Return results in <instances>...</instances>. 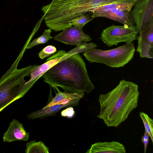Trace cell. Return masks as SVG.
Segmentation results:
<instances>
[{
  "instance_id": "cell-8",
  "label": "cell",
  "mask_w": 153,
  "mask_h": 153,
  "mask_svg": "<svg viewBox=\"0 0 153 153\" xmlns=\"http://www.w3.org/2000/svg\"><path fill=\"white\" fill-rule=\"evenodd\" d=\"M53 39L66 44L76 46L82 42H88L92 40L88 35L84 32L82 29L72 26L63 30Z\"/></svg>"
},
{
  "instance_id": "cell-19",
  "label": "cell",
  "mask_w": 153,
  "mask_h": 153,
  "mask_svg": "<svg viewBox=\"0 0 153 153\" xmlns=\"http://www.w3.org/2000/svg\"><path fill=\"white\" fill-rule=\"evenodd\" d=\"M140 116L144 124L145 130L149 134L151 141L153 142V120L146 113L141 112Z\"/></svg>"
},
{
  "instance_id": "cell-1",
  "label": "cell",
  "mask_w": 153,
  "mask_h": 153,
  "mask_svg": "<svg viewBox=\"0 0 153 153\" xmlns=\"http://www.w3.org/2000/svg\"><path fill=\"white\" fill-rule=\"evenodd\" d=\"M138 86L123 79L114 89L99 97L100 111L97 116L108 127H117L138 105Z\"/></svg>"
},
{
  "instance_id": "cell-17",
  "label": "cell",
  "mask_w": 153,
  "mask_h": 153,
  "mask_svg": "<svg viewBox=\"0 0 153 153\" xmlns=\"http://www.w3.org/2000/svg\"><path fill=\"white\" fill-rule=\"evenodd\" d=\"M88 13L82 14L71 20L69 23L70 27L73 25L79 28L82 29L86 24L94 19L92 17L90 13Z\"/></svg>"
},
{
  "instance_id": "cell-21",
  "label": "cell",
  "mask_w": 153,
  "mask_h": 153,
  "mask_svg": "<svg viewBox=\"0 0 153 153\" xmlns=\"http://www.w3.org/2000/svg\"><path fill=\"white\" fill-rule=\"evenodd\" d=\"M75 112L72 107L67 108L63 110L61 113L62 116L66 117L68 118H71L75 115Z\"/></svg>"
},
{
  "instance_id": "cell-4",
  "label": "cell",
  "mask_w": 153,
  "mask_h": 153,
  "mask_svg": "<svg viewBox=\"0 0 153 153\" xmlns=\"http://www.w3.org/2000/svg\"><path fill=\"white\" fill-rule=\"evenodd\" d=\"M135 49L131 43L108 50L95 48L86 50L83 53L91 63H103L112 68L123 67L133 58Z\"/></svg>"
},
{
  "instance_id": "cell-5",
  "label": "cell",
  "mask_w": 153,
  "mask_h": 153,
  "mask_svg": "<svg viewBox=\"0 0 153 153\" xmlns=\"http://www.w3.org/2000/svg\"><path fill=\"white\" fill-rule=\"evenodd\" d=\"M135 26L112 25L102 30L100 39L108 47L124 42L128 44L137 39L138 33Z\"/></svg>"
},
{
  "instance_id": "cell-15",
  "label": "cell",
  "mask_w": 153,
  "mask_h": 153,
  "mask_svg": "<svg viewBox=\"0 0 153 153\" xmlns=\"http://www.w3.org/2000/svg\"><path fill=\"white\" fill-rule=\"evenodd\" d=\"M52 87L57 91L58 93L56 92L55 97L53 98L43 108L51 106L67 99L78 98H82L84 95V92L80 93H74L65 91L64 92H62L58 89L57 86H54Z\"/></svg>"
},
{
  "instance_id": "cell-10",
  "label": "cell",
  "mask_w": 153,
  "mask_h": 153,
  "mask_svg": "<svg viewBox=\"0 0 153 153\" xmlns=\"http://www.w3.org/2000/svg\"><path fill=\"white\" fill-rule=\"evenodd\" d=\"M81 98H80L68 99L60 101L51 106L31 113L27 115L30 119L43 118L48 116L55 115L62 109L70 107L77 106Z\"/></svg>"
},
{
  "instance_id": "cell-11",
  "label": "cell",
  "mask_w": 153,
  "mask_h": 153,
  "mask_svg": "<svg viewBox=\"0 0 153 153\" xmlns=\"http://www.w3.org/2000/svg\"><path fill=\"white\" fill-rule=\"evenodd\" d=\"M29 133L26 131L22 124L15 119L10 123L7 131L4 134V142H11L16 140L28 141Z\"/></svg>"
},
{
  "instance_id": "cell-2",
  "label": "cell",
  "mask_w": 153,
  "mask_h": 153,
  "mask_svg": "<svg viewBox=\"0 0 153 153\" xmlns=\"http://www.w3.org/2000/svg\"><path fill=\"white\" fill-rule=\"evenodd\" d=\"M42 77L44 78L43 81L51 87L59 86L68 92L89 93L95 88L85 63L79 53L58 62Z\"/></svg>"
},
{
  "instance_id": "cell-16",
  "label": "cell",
  "mask_w": 153,
  "mask_h": 153,
  "mask_svg": "<svg viewBox=\"0 0 153 153\" xmlns=\"http://www.w3.org/2000/svg\"><path fill=\"white\" fill-rule=\"evenodd\" d=\"M26 153H49V149L42 141H31L26 143Z\"/></svg>"
},
{
  "instance_id": "cell-6",
  "label": "cell",
  "mask_w": 153,
  "mask_h": 153,
  "mask_svg": "<svg viewBox=\"0 0 153 153\" xmlns=\"http://www.w3.org/2000/svg\"><path fill=\"white\" fill-rule=\"evenodd\" d=\"M133 7V22L139 33L153 20V0H137Z\"/></svg>"
},
{
  "instance_id": "cell-9",
  "label": "cell",
  "mask_w": 153,
  "mask_h": 153,
  "mask_svg": "<svg viewBox=\"0 0 153 153\" xmlns=\"http://www.w3.org/2000/svg\"><path fill=\"white\" fill-rule=\"evenodd\" d=\"M137 36V51L141 58L152 59L153 48V20Z\"/></svg>"
},
{
  "instance_id": "cell-7",
  "label": "cell",
  "mask_w": 153,
  "mask_h": 153,
  "mask_svg": "<svg viewBox=\"0 0 153 153\" xmlns=\"http://www.w3.org/2000/svg\"><path fill=\"white\" fill-rule=\"evenodd\" d=\"M76 53L77 51L75 48L67 53L63 50L59 51L57 53L48 58L45 63L41 65H36L30 75V79L26 82L33 86L35 82L48 70L58 62Z\"/></svg>"
},
{
  "instance_id": "cell-13",
  "label": "cell",
  "mask_w": 153,
  "mask_h": 153,
  "mask_svg": "<svg viewBox=\"0 0 153 153\" xmlns=\"http://www.w3.org/2000/svg\"><path fill=\"white\" fill-rule=\"evenodd\" d=\"M124 146L115 141L98 142L92 144L86 153H126Z\"/></svg>"
},
{
  "instance_id": "cell-22",
  "label": "cell",
  "mask_w": 153,
  "mask_h": 153,
  "mask_svg": "<svg viewBox=\"0 0 153 153\" xmlns=\"http://www.w3.org/2000/svg\"><path fill=\"white\" fill-rule=\"evenodd\" d=\"M149 135L145 130L144 135L142 137L141 141L143 143L144 147V153H146V151L148 144L149 141Z\"/></svg>"
},
{
  "instance_id": "cell-18",
  "label": "cell",
  "mask_w": 153,
  "mask_h": 153,
  "mask_svg": "<svg viewBox=\"0 0 153 153\" xmlns=\"http://www.w3.org/2000/svg\"><path fill=\"white\" fill-rule=\"evenodd\" d=\"M51 32V29H45L41 36L33 40L30 43H29L26 46V49H30L34 46L45 43L53 37L50 33Z\"/></svg>"
},
{
  "instance_id": "cell-12",
  "label": "cell",
  "mask_w": 153,
  "mask_h": 153,
  "mask_svg": "<svg viewBox=\"0 0 153 153\" xmlns=\"http://www.w3.org/2000/svg\"><path fill=\"white\" fill-rule=\"evenodd\" d=\"M93 18L103 17L111 19L129 26L134 25L131 11L117 9L110 12L91 15Z\"/></svg>"
},
{
  "instance_id": "cell-14",
  "label": "cell",
  "mask_w": 153,
  "mask_h": 153,
  "mask_svg": "<svg viewBox=\"0 0 153 153\" xmlns=\"http://www.w3.org/2000/svg\"><path fill=\"white\" fill-rule=\"evenodd\" d=\"M136 1L125 2H118L111 3L97 7L91 12V15L102 13H106L117 9L131 11V8Z\"/></svg>"
},
{
  "instance_id": "cell-3",
  "label": "cell",
  "mask_w": 153,
  "mask_h": 153,
  "mask_svg": "<svg viewBox=\"0 0 153 153\" xmlns=\"http://www.w3.org/2000/svg\"><path fill=\"white\" fill-rule=\"evenodd\" d=\"M24 46L13 63L0 79V112L15 100L22 97L31 87L25 78L30 75L36 65L17 68L26 49Z\"/></svg>"
},
{
  "instance_id": "cell-20",
  "label": "cell",
  "mask_w": 153,
  "mask_h": 153,
  "mask_svg": "<svg viewBox=\"0 0 153 153\" xmlns=\"http://www.w3.org/2000/svg\"><path fill=\"white\" fill-rule=\"evenodd\" d=\"M57 52L56 48L53 45H49L42 49L39 53V57L43 59L52 55Z\"/></svg>"
}]
</instances>
